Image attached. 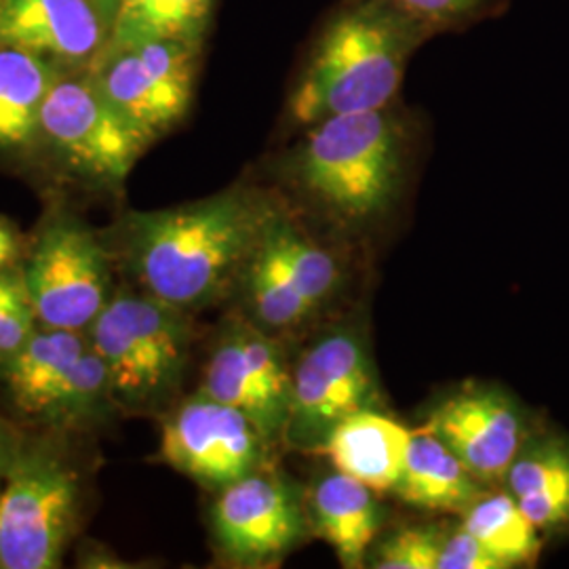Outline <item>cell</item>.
I'll return each mask as SVG.
<instances>
[{
	"label": "cell",
	"mask_w": 569,
	"mask_h": 569,
	"mask_svg": "<svg viewBox=\"0 0 569 569\" xmlns=\"http://www.w3.org/2000/svg\"><path fill=\"white\" fill-rule=\"evenodd\" d=\"M277 209L264 192L232 186L192 203L127 211L103 237L127 284L194 315L237 293Z\"/></svg>",
	"instance_id": "obj_1"
},
{
	"label": "cell",
	"mask_w": 569,
	"mask_h": 569,
	"mask_svg": "<svg viewBox=\"0 0 569 569\" xmlns=\"http://www.w3.org/2000/svg\"><path fill=\"white\" fill-rule=\"evenodd\" d=\"M427 23L390 0H357L327 21L289 98L300 124L382 110L397 96Z\"/></svg>",
	"instance_id": "obj_2"
},
{
	"label": "cell",
	"mask_w": 569,
	"mask_h": 569,
	"mask_svg": "<svg viewBox=\"0 0 569 569\" xmlns=\"http://www.w3.org/2000/svg\"><path fill=\"white\" fill-rule=\"evenodd\" d=\"M81 435L32 428L0 483V569H56L81 533L89 470Z\"/></svg>",
	"instance_id": "obj_3"
},
{
	"label": "cell",
	"mask_w": 569,
	"mask_h": 569,
	"mask_svg": "<svg viewBox=\"0 0 569 569\" xmlns=\"http://www.w3.org/2000/svg\"><path fill=\"white\" fill-rule=\"evenodd\" d=\"M87 336L119 413L161 416L180 399L194 346L192 312L119 284Z\"/></svg>",
	"instance_id": "obj_4"
},
{
	"label": "cell",
	"mask_w": 569,
	"mask_h": 569,
	"mask_svg": "<svg viewBox=\"0 0 569 569\" xmlns=\"http://www.w3.org/2000/svg\"><path fill=\"white\" fill-rule=\"evenodd\" d=\"M310 127L293 157L298 182L345 220L382 213L403 167V138L387 108L338 114Z\"/></svg>",
	"instance_id": "obj_5"
},
{
	"label": "cell",
	"mask_w": 569,
	"mask_h": 569,
	"mask_svg": "<svg viewBox=\"0 0 569 569\" xmlns=\"http://www.w3.org/2000/svg\"><path fill=\"white\" fill-rule=\"evenodd\" d=\"M0 388L32 428L84 437L121 416L87 331L39 327L0 363Z\"/></svg>",
	"instance_id": "obj_6"
},
{
	"label": "cell",
	"mask_w": 569,
	"mask_h": 569,
	"mask_svg": "<svg viewBox=\"0 0 569 569\" xmlns=\"http://www.w3.org/2000/svg\"><path fill=\"white\" fill-rule=\"evenodd\" d=\"M23 279L39 326L87 331L119 284L103 230L68 204H47L23 256Z\"/></svg>",
	"instance_id": "obj_7"
},
{
	"label": "cell",
	"mask_w": 569,
	"mask_h": 569,
	"mask_svg": "<svg viewBox=\"0 0 569 569\" xmlns=\"http://www.w3.org/2000/svg\"><path fill=\"white\" fill-rule=\"evenodd\" d=\"M150 143L87 72H61L42 103L39 152L84 186L121 192Z\"/></svg>",
	"instance_id": "obj_8"
},
{
	"label": "cell",
	"mask_w": 569,
	"mask_h": 569,
	"mask_svg": "<svg viewBox=\"0 0 569 569\" xmlns=\"http://www.w3.org/2000/svg\"><path fill=\"white\" fill-rule=\"evenodd\" d=\"M199 44L150 39L106 42L84 70L127 121L154 142L188 114L194 98Z\"/></svg>",
	"instance_id": "obj_9"
},
{
	"label": "cell",
	"mask_w": 569,
	"mask_h": 569,
	"mask_svg": "<svg viewBox=\"0 0 569 569\" xmlns=\"http://www.w3.org/2000/svg\"><path fill=\"white\" fill-rule=\"evenodd\" d=\"M378 373L366 340L350 329L327 331L291 369V401L283 443L321 451L346 418L376 409Z\"/></svg>",
	"instance_id": "obj_10"
},
{
	"label": "cell",
	"mask_w": 569,
	"mask_h": 569,
	"mask_svg": "<svg viewBox=\"0 0 569 569\" xmlns=\"http://www.w3.org/2000/svg\"><path fill=\"white\" fill-rule=\"evenodd\" d=\"M161 422L159 458L201 488L220 491L266 467L272 443L243 411L201 388L178 399Z\"/></svg>",
	"instance_id": "obj_11"
},
{
	"label": "cell",
	"mask_w": 569,
	"mask_h": 569,
	"mask_svg": "<svg viewBox=\"0 0 569 569\" xmlns=\"http://www.w3.org/2000/svg\"><path fill=\"white\" fill-rule=\"evenodd\" d=\"M201 390L243 411L272 446L283 443L291 369L272 333L241 312L228 317L218 329L209 348Z\"/></svg>",
	"instance_id": "obj_12"
},
{
	"label": "cell",
	"mask_w": 569,
	"mask_h": 569,
	"mask_svg": "<svg viewBox=\"0 0 569 569\" xmlns=\"http://www.w3.org/2000/svg\"><path fill=\"white\" fill-rule=\"evenodd\" d=\"M216 493L209 526L218 555L230 566H270L300 542V493L268 465Z\"/></svg>",
	"instance_id": "obj_13"
},
{
	"label": "cell",
	"mask_w": 569,
	"mask_h": 569,
	"mask_svg": "<svg viewBox=\"0 0 569 569\" xmlns=\"http://www.w3.org/2000/svg\"><path fill=\"white\" fill-rule=\"evenodd\" d=\"M422 427L443 441L483 486L507 479L510 465L533 432L523 407L498 388H472L449 397Z\"/></svg>",
	"instance_id": "obj_14"
},
{
	"label": "cell",
	"mask_w": 569,
	"mask_h": 569,
	"mask_svg": "<svg viewBox=\"0 0 569 569\" xmlns=\"http://www.w3.org/2000/svg\"><path fill=\"white\" fill-rule=\"evenodd\" d=\"M114 13L103 0H2L0 42L84 72L112 34Z\"/></svg>",
	"instance_id": "obj_15"
},
{
	"label": "cell",
	"mask_w": 569,
	"mask_h": 569,
	"mask_svg": "<svg viewBox=\"0 0 569 569\" xmlns=\"http://www.w3.org/2000/svg\"><path fill=\"white\" fill-rule=\"evenodd\" d=\"M409 441L411 428L378 409H366L333 428L321 451L336 470L376 493H395L406 468Z\"/></svg>",
	"instance_id": "obj_16"
},
{
	"label": "cell",
	"mask_w": 569,
	"mask_h": 569,
	"mask_svg": "<svg viewBox=\"0 0 569 569\" xmlns=\"http://www.w3.org/2000/svg\"><path fill=\"white\" fill-rule=\"evenodd\" d=\"M507 489L542 533L569 529V439L533 430L507 472Z\"/></svg>",
	"instance_id": "obj_17"
},
{
	"label": "cell",
	"mask_w": 569,
	"mask_h": 569,
	"mask_svg": "<svg viewBox=\"0 0 569 569\" xmlns=\"http://www.w3.org/2000/svg\"><path fill=\"white\" fill-rule=\"evenodd\" d=\"M60 74L41 56L0 42V157L39 154L42 103Z\"/></svg>",
	"instance_id": "obj_18"
},
{
	"label": "cell",
	"mask_w": 569,
	"mask_h": 569,
	"mask_svg": "<svg viewBox=\"0 0 569 569\" xmlns=\"http://www.w3.org/2000/svg\"><path fill=\"white\" fill-rule=\"evenodd\" d=\"M373 493V489L340 470L323 477L312 491V526L336 550L345 568H363L382 526V509Z\"/></svg>",
	"instance_id": "obj_19"
},
{
	"label": "cell",
	"mask_w": 569,
	"mask_h": 569,
	"mask_svg": "<svg viewBox=\"0 0 569 569\" xmlns=\"http://www.w3.org/2000/svg\"><path fill=\"white\" fill-rule=\"evenodd\" d=\"M395 493L413 507L467 512L483 493V483L427 428L411 430L406 468Z\"/></svg>",
	"instance_id": "obj_20"
},
{
	"label": "cell",
	"mask_w": 569,
	"mask_h": 569,
	"mask_svg": "<svg viewBox=\"0 0 569 569\" xmlns=\"http://www.w3.org/2000/svg\"><path fill=\"white\" fill-rule=\"evenodd\" d=\"M237 291L243 298L241 315L268 333L300 326L317 310L268 247L264 232L244 266Z\"/></svg>",
	"instance_id": "obj_21"
},
{
	"label": "cell",
	"mask_w": 569,
	"mask_h": 569,
	"mask_svg": "<svg viewBox=\"0 0 569 569\" xmlns=\"http://www.w3.org/2000/svg\"><path fill=\"white\" fill-rule=\"evenodd\" d=\"M475 538L507 568L531 566L542 550V531L510 496L502 493L479 496L465 515V523Z\"/></svg>",
	"instance_id": "obj_22"
},
{
	"label": "cell",
	"mask_w": 569,
	"mask_h": 569,
	"mask_svg": "<svg viewBox=\"0 0 569 569\" xmlns=\"http://www.w3.org/2000/svg\"><path fill=\"white\" fill-rule=\"evenodd\" d=\"M211 9L213 0H121L108 42L171 39L201 47Z\"/></svg>",
	"instance_id": "obj_23"
},
{
	"label": "cell",
	"mask_w": 569,
	"mask_h": 569,
	"mask_svg": "<svg viewBox=\"0 0 569 569\" xmlns=\"http://www.w3.org/2000/svg\"><path fill=\"white\" fill-rule=\"evenodd\" d=\"M264 241L281 260L284 270L300 287V291L312 305L327 302L340 281V270L333 258L321 249L315 241H310L305 232L284 216L279 207L264 228Z\"/></svg>",
	"instance_id": "obj_24"
},
{
	"label": "cell",
	"mask_w": 569,
	"mask_h": 569,
	"mask_svg": "<svg viewBox=\"0 0 569 569\" xmlns=\"http://www.w3.org/2000/svg\"><path fill=\"white\" fill-rule=\"evenodd\" d=\"M21 264L0 272V363L16 357L39 329Z\"/></svg>",
	"instance_id": "obj_25"
},
{
	"label": "cell",
	"mask_w": 569,
	"mask_h": 569,
	"mask_svg": "<svg viewBox=\"0 0 569 569\" xmlns=\"http://www.w3.org/2000/svg\"><path fill=\"white\" fill-rule=\"evenodd\" d=\"M443 536L437 529L403 528L388 536L373 555L378 569H437Z\"/></svg>",
	"instance_id": "obj_26"
},
{
	"label": "cell",
	"mask_w": 569,
	"mask_h": 569,
	"mask_svg": "<svg viewBox=\"0 0 569 569\" xmlns=\"http://www.w3.org/2000/svg\"><path fill=\"white\" fill-rule=\"evenodd\" d=\"M437 569H505L467 528L443 538Z\"/></svg>",
	"instance_id": "obj_27"
},
{
	"label": "cell",
	"mask_w": 569,
	"mask_h": 569,
	"mask_svg": "<svg viewBox=\"0 0 569 569\" xmlns=\"http://www.w3.org/2000/svg\"><path fill=\"white\" fill-rule=\"evenodd\" d=\"M407 16L416 18L422 23H441V21L456 20L472 11L483 0H390Z\"/></svg>",
	"instance_id": "obj_28"
},
{
	"label": "cell",
	"mask_w": 569,
	"mask_h": 569,
	"mask_svg": "<svg viewBox=\"0 0 569 569\" xmlns=\"http://www.w3.org/2000/svg\"><path fill=\"white\" fill-rule=\"evenodd\" d=\"M28 239L9 218L0 216V272L21 264L26 256Z\"/></svg>",
	"instance_id": "obj_29"
},
{
	"label": "cell",
	"mask_w": 569,
	"mask_h": 569,
	"mask_svg": "<svg viewBox=\"0 0 569 569\" xmlns=\"http://www.w3.org/2000/svg\"><path fill=\"white\" fill-rule=\"evenodd\" d=\"M21 435H23V428L16 427L4 416H0V483L18 453Z\"/></svg>",
	"instance_id": "obj_30"
},
{
	"label": "cell",
	"mask_w": 569,
	"mask_h": 569,
	"mask_svg": "<svg viewBox=\"0 0 569 569\" xmlns=\"http://www.w3.org/2000/svg\"><path fill=\"white\" fill-rule=\"evenodd\" d=\"M103 2H106V4H108V9L117 16V9H119V2H121V0H103Z\"/></svg>",
	"instance_id": "obj_31"
},
{
	"label": "cell",
	"mask_w": 569,
	"mask_h": 569,
	"mask_svg": "<svg viewBox=\"0 0 569 569\" xmlns=\"http://www.w3.org/2000/svg\"><path fill=\"white\" fill-rule=\"evenodd\" d=\"M0 4H2V0H0Z\"/></svg>",
	"instance_id": "obj_32"
}]
</instances>
